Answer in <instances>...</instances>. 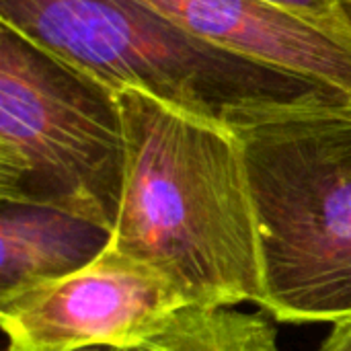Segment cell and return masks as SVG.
I'll list each match as a JSON object with an SVG mask.
<instances>
[{"mask_svg": "<svg viewBox=\"0 0 351 351\" xmlns=\"http://www.w3.org/2000/svg\"><path fill=\"white\" fill-rule=\"evenodd\" d=\"M0 25L113 90L136 88L230 130L288 109L351 103L218 49L140 0H0Z\"/></svg>", "mask_w": 351, "mask_h": 351, "instance_id": "obj_2", "label": "cell"}, {"mask_svg": "<svg viewBox=\"0 0 351 351\" xmlns=\"http://www.w3.org/2000/svg\"><path fill=\"white\" fill-rule=\"evenodd\" d=\"M125 165L117 90L0 25V202L113 232Z\"/></svg>", "mask_w": 351, "mask_h": 351, "instance_id": "obj_4", "label": "cell"}, {"mask_svg": "<svg viewBox=\"0 0 351 351\" xmlns=\"http://www.w3.org/2000/svg\"><path fill=\"white\" fill-rule=\"evenodd\" d=\"M125 351H280L263 315L232 308H181L156 333Z\"/></svg>", "mask_w": 351, "mask_h": 351, "instance_id": "obj_8", "label": "cell"}, {"mask_svg": "<svg viewBox=\"0 0 351 351\" xmlns=\"http://www.w3.org/2000/svg\"><path fill=\"white\" fill-rule=\"evenodd\" d=\"M263 259V311L282 323L351 317V103L288 109L232 130Z\"/></svg>", "mask_w": 351, "mask_h": 351, "instance_id": "obj_3", "label": "cell"}, {"mask_svg": "<svg viewBox=\"0 0 351 351\" xmlns=\"http://www.w3.org/2000/svg\"><path fill=\"white\" fill-rule=\"evenodd\" d=\"M267 6L292 12L308 21H339L343 16V0H259Z\"/></svg>", "mask_w": 351, "mask_h": 351, "instance_id": "obj_9", "label": "cell"}, {"mask_svg": "<svg viewBox=\"0 0 351 351\" xmlns=\"http://www.w3.org/2000/svg\"><path fill=\"white\" fill-rule=\"evenodd\" d=\"M317 351H351V317L335 321L331 335Z\"/></svg>", "mask_w": 351, "mask_h": 351, "instance_id": "obj_10", "label": "cell"}, {"mask_svg": "<svg viewBox=\"0 0 351 351\" xmlns=\"http://www.w3.org/2000/svg\"><path fill=\"white\" fill-rule=\"evenodd\" d=\"M119 351H125V350H119Z\"/></svg>", "mask_w": 351, "mask_h": 351, "instance_id": "obj_13", "label": "cell"}, {"mask_svg": "<svg viewBox=\"0 0 351 351\" xmlns=\"http://www.w3.org/2000/svg\"><path fill=\"white\" fill-rule=\"evenodd\" d=\"M109 245L111 232L95 222L0 202V302L84 269Z\"/></svg>", "mask_w": 351, "mask_h": 351, "instance_id": "obj_7", "label": "cell"}, {"mask_svg": "<svg viewBox=\"0 0 351 351\" xmlns=\"http://www.w3.org/2000/svg\"><path fill=\"white\" fill-rule=\"evenodd\" d=\"M341 8H343V16H346V21L350 23V27H351V0H343V2H341Z\"/></svg>", "mask_w": 351, "mask_h": 351, "instance_id": "obj_11", "label": "cell"}, {"mask_svg": "<svg viewBox=\"0 0 351 351\" xmlns=\"http://www.w3.org/2000/svg\"><path fill=\"white\" fill-rule=\"evenodd\" d=\"M117 99L128 165L109 247L165 278L185 308L263 306L257 214L237 134L136 88Z\"/></svg>", "mask_w": 351, "mask_h": 351, "instance_id": "obj_1", "label": "cell"}, {"mask_svg": "<svg viewBox=\"0 0 351 351\" xmlns=\"http://www.w3.org/2000/svg\"><path fill=\"white\" fill-rule=\"evenodd\" d=\"M78 351H119L117 348H86V350H78Z\"/></svg>", "mask_w": 351, "mask_h": 351, "instance_id": "obj_12", "label": "cell"}, {"mask_svg": "<svg viewBox=\"0 0 351 351\" xmlns=\"http://www.w3.org/2000/svg\"><path fill=\"white\" fill-rule=\"evenodd\" d=\"M189 35L351 101V27L259 0H140Z\"/></svg>", "mask_w": 351, "mask_h": 351, "instance_id": "obj_6", "label": "cell"}, {"mask_svg": "<svg viewBox=\"0 0 351 351\" xmlns=\"http://www.w3.org/2000/svg\"><path fill=\"white\" fill-rule=\"evenodd\" d=\"M185 308L152 269L107 247L84 269L0 302L6 351L132 350Z\"/></svg>", "mask_w": 351, "mask_h": 351, "instance_id": "obj_5", "label": "cell"}]
</instances>
